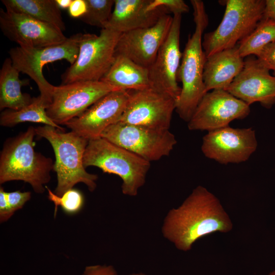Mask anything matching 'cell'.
Listing matches in <instances>:
<instances>
[{"instance_id":"1","label":"cell","mask_w":275,"mask_h":275,"mask_svg":"<svg viewBox=\"0 0 275 275\" xmlns=\"http://www.w3.org/2000/svg\"><path fill=\"white\" fill-rule=\"evenodd\" d=\"M232 229L231 219L218 199L199 185L179 207L168 212L161 232L178 250L187 252L200 238Z\"/></svg>"},{"instance_id":"2","label":"cell","mask_w":275,"mask_h":275,"mask_svg":"<svg viewBox=\"0 0 275 275\" xmlns=\"http://www.w3.org/2000/svg\"><path fill=\"white\" fill-rule=\"evenodd\" d=\"M195 31L189 36L179 68L178 81L182 83L181 92L176 100L175 111L181 119L188 122L198 104L207 93L203 81L206 57L202 46V34L208 23L204 3L191 0Z\"/></svg>"},{"instance_id":"3","label":"cell","mask_w":275,"mask_h":275,"mask_svg":"<svg viewBox=\"0 0 275 275\" xmlns=\"http://www.w3.org/2000/svg\"><path fill=\"white\" fill-rule=\"evenodd\" d=\"M35 128L9 139L5 143L0 157V183L21 180L29 183L34 191L42 194L53 170L52 160L34 150Z\"/></svg>"},{"instance_id":"4","label":"cell","mask_w":275,"mask_h":275,"mask_svg":"<svg viewBox=\"0 0 275 275\" xmlns=\"http://www.w3.org/2000/svg\"><path fill=\"white\" fill-rule=\"evenodd\" d=\"M35 131L38 136L50 143L54 152L53 170L58 181L54 193L61 196L78 183H84L90 191H94L98 176L87 172L83 163L88 140L72 131L64 132L49 125L39 126Z\"/></svg>"},{"instance_id":"5","label":"cell","mask_w":275,"mask_h":275,"mask_svg":"<svg viewBox=\"0 0 275 275\" xmlns=\"http://www.w3.org/2000/svg\"><path fill=\"white\" fill-rule=\"evenodd\" d=\"M83 163L118 176L122 193L131 197L138 194L150 167V162L101 137L88 140Z\"/></svg>"},{"instance_id":"6","label":"cell","mask_w":275,"mask_h":275,"mask_svg":"<svg viewBox=\"0 0 275 275\" xmlns=\"http://www.w3.org/2000/svg\"><path fill=\"white\" fill-rule=\"evenodd\" d=\"M225 11L215 30L205 34L202 46L206 59L236 46L263 18L265 0H226Z\"/></svg>"},{"instance_id":"7","label":"cell","mask_w":275,"mask_h":275,"mask_svg":"<svg viewBox=\"0 0 275 275\" xmlns=\"http://www.w3.org/2000/svg\"><path fill=\"white\" fill-rule=\"evenodd\" d=\"M121 34L107 29L98 35L81 33L78 57L62 75V84L100 80L114 62Z\"/></svg>"},{"instance_id":"8","label":"cell","mask_w":275,"mask_h":275,"mask_svg":"<svg viewBox=\"0 0 275 275\" xmlns=\"http://www.w3.org/2000/svg\"><path fill=\"white\" fill-rule=\"evenodd\" d=\"M81 33L71 36L62 43L37 48L20 46L9 51L13 66L20 72L29 76L37 84L40 96L50 103L54 86L44 77V66L52 62L65 60L71 65L76 61L79 52V42ZM48 107V106H47Z\"/></svg>"},{"instance_id":"9","label":"cell","mask_w":275,"mask_h":275,"mask_svg":"<svg viewBox=\"0 0 275 275\" xmlns=\"http://www.w3.org/2000/svg\"><path fill=\"white\" fill-rule=\"evenodd\" d=\"M103 138L151 162L169 155L177 144L169 129H158L117 122L101 134Z\"/></svg>"},{"instance_id":"10","label":"cell","mask_w":275,"mask_h":275,"mask_svg":"<svg viewBox=\"0 0 275 275\" xmlns=\"http://www.w3.org/2000/svg\"><path fill=\"white\" fill-rule=\"evenodd\" d=\"M115 87L101 80L82 81L54 86L47 116L60 125L76 118Z\"/></svg>"},{"instance_id":"11","label":"cell","mask_w":275,"mask_h":275,"mask_svg":"<svg viewBox=\"0 0 275 275\" xmlns=\"http://www.w3.org/2000/svg\"><path fill=\"white\" fill-rule=\"evenodd\" d=\"M250 113V106L224 90H213L203 96L188 122L190 130L210 131L229 126Z\"/></svg>"},{"instance_id":"12","label":"cell","mask_w":275,"mask_h":275,"mask_svg":"<svg viewBox=\"0 0 275 275\" xmlns=\"http://www.w3.org/2000/svg\"><path fill=\"white\" fill-rule=\"evenodd\" d=\"M176 100L152 89L130 91L125 109L118 122L158 129H169Z\"/></svg>"},{"instance_id":"13","label":"cell","mask_w":275,"mask_h":275,"mask_svg":"<svg viewBox=\"0 0 275 275\" xmlns=\"http://www.w3.org/2000/svg\"><path fill=\"white\" fill-rule=\"evenodd\" d=\"M258 146L252 128H234L229 126L208 131L201 150L208 158L222 164L238 163L249 159Z\"/></svg>"},{"instance_id":"14","label":"cell","mask_w":275,"mask_h":275,"mask_svg":"<svg viewBox=\"0 0 275 275\" xmlns=\"http://www.w3.org/2000/svg\"><path fill=\"white\" fill-rule=\"evenodd\" d=\"M181 19V14L174 15L168 36L148 68L151 89L176 100L181 92L177 75L182 54L180 49Z\"/></svg>"},{"instance_id":"15","label":"cell","mask_w":275,"mask_h":275,"mask_svg":"<svg viewBox=\"0 0 275 275\" xmlns=\"http://www.w3.org/2000/svg\"><path fill=\"white\" fill-rule=\"evenodd\" d=\"M0 28L3 34L19 46L37 48L62 43L67 39L54 26L10 10H0Z\"/></svg>"},{"instance_id":"16","label":"cell","mask_w":275,"mask_h":275,"mask_svg":"<svg viewBox=\"0 0 275 275\" xmlns=\"http://www.w3.org/2000/svg\"><path fill=\"white\" fill-rule=\"evenodd\" d=\"M129 96L130 91L128 90L111 92L80 116L64 125L88 140L100 137L108 127L119 121L125 109Z\"/></svg>"},{"instance_id":"17","label":"cell","mask_w":275,"mask_h":275,"mask_svg":"<svg viewBox=\"0 0 275 275\" xmlns=\"http://www.w3.org/2000/svg\"><path fill=\"white\" fill-rule=\"evenodd\" d=\"M172 21L173 17L167 14L161 16L153 26L122 33L117 45L115 56H124L148 68L166 40Z\"/></svg>"},{"instance_id":"18","label":"cell","mask_w":275,"mask_h":275,"mask_svg":"<svg viewBox=\"0 0 275 275\" xmlns=\"http://www.w3.org/2000/svg\"><path fill=\"white\" fill-rule=\"evenodd\" d=\"M226 91L249 106L258 102L270 108L275 103V77L255 56H250L244 60L243 69Z\"/></svg>"},{"instance_id":"19","label":"cell","mask_w":275,"mask_h":275,"mask_svg":"<svg viewBox=\"0 0 275 275\" xmlns=\"http://www.w3.org/2000/svg\"><path fill=\"white\" fill-rule=\"evenodd\" d=\"M151 0H115L112 16L103 29L121 33L150 27L165 14L163 7L150 9Z\"/></svg>"},{"instance_id":"20","label":"cell","mask_w":275,"mask_h":275,"mask_svg":"<svg viewBox=\"0 0 275 275\" xmlns=\"http://www.w3.org/2000/svg\"><path fill=\"white\" fill-rule=\"evenodd\" d=\"M244 65V59L240 56L238 44L207 58L203 71L206 92L226 90L241 72Z\"/></svg>"},{"instance_id":"21","label":"cell","mask_w":275,"mask_h":275,"mask_svg":"<svg viewBox=\"0 0 275 275\" xmlns=\"http://www.w3.org/2000/svg\"><path fill=\"white\" fill-rule=\"evenodd\" d=\"M100 80L119 90L151 89L148 68L120 54L115 56L113 64Z\"/></svg>"},{"instance_id":"22","label":"cell","mask_w":275,"mask_h":275,"mask_svg":"<svg viewBox=\"0 0 275 275\" xmlns=\"http://www.w3.org/2000/svg\"><path fill=\"white\" fill-rule=\"evenodd\" d=\"M20 72L13 65L10 58L4 61L0 70V109H20L31 103L33 97L21 92L22 86L29 80L19 78Z\"/></svg>"},{"instance_id":"23","label":"cell","mask_w":275,"mask_h":275,"mask_svg":"<svg viewBox=\"0 0 275 275\" xmlns=\"http://www.w3.org/2000/svg\"><path fill=\"white\" fill-rule=\"evenodd\" d=\"M1 2L6 9L50 24L62 32L66 29L61 8L56 0H2Z\"/></svg>"},{"instance_id":"24","label":"cell","mask_w":275,"mask_h":275,"mask_svg":"<svg viewBox=\"0 0 275 275\" xmlns=\"http://www.w3.org/2000/svg\"><path fill=\"white\" fill-rule=\"evenodd\" d=\"M47 106V103L40 95L33 97L30 104L20 109H7L2 112L0 116V124L12 127L24 122L40 123L63 131L62 127L54 123L47 116L46 112Z\"/></svg>"},{"instance_id":"25","label":"cell","mask_w":275,"mask_h":275,"mask_svg":"<svg viewBox=\"0 0 275 275\" xmlns=\"http://www.w3.org/2000/svg\"><path fill=\"white\" fill-rule=\"evenodd\" d=\"M275 41V19L263 17L253 32L238 44L243 58L256 56L266 45Z\"/></svg>"},{"instance_id":"26","label":"cell","mask_w":275,"mask_h":275,"mask_svg":"<svg viewBox=\"0 0 275 275\" xmlns=\"http://www.w3.org/2000/svg\"><path fill=\"white\" fill-rule=\"evenodd\" d=\"M87 10L79 19L89 25L104 28L111 18L115 0H85Z\"/></svg>"},{"instance_id":"27","label":"cell","mask_w":275,"mask_h":275,"mask_svg":"<svg viewBox=\"0 0 275 275\" xmlns=\"http://www.w3.org/2000/svg\"><path fill=\"white\" fill-rule=\"evenodd\" d=\"M48 198L54 205V216L58 208L60 206L67 214H74L81 210L84 204V198L82 193L76 189L71 188L59 196L53 193L48 187Z\"/></svg>"},{"instance_id":"28","label":"cell","mask_w":275,"mask_h":275,"mask_svg":"<svg viewBox=\"0 0 275 275\" xmlns=\"http://www.w3.org/2000/svg\"><path fill=\"white\" fill-rule=\"evenodd\" d=\"M149 7L151 9L163 7L169 13H172L174 15H182L189 10L188 6L183 0H151Z\"/></svg>"},{"instance_id":"29","label":"cell","mask_w":275,"mask_h":275,"mask_svg":"<svg viewBox=\"0 0 275 275\" xmlns=\"http://www.w3.org/2000/svg\"><path fill=\"white\" fill-rule=\"evenodd\" d=\"M256 57L262 66L275 72V41L264 47Z\"/></svg>"},{"instance_id":"30","label":"cell","mask_w":275,"mask_h":275,"mask_svg":"<svg viewBox=\"0 0 275 275\" xmlns=\"http://www.w3.org/2000/svg\"><path fill=\"white\" fill-rule=\"evenodd\" d=\"M6 197L11 212H15L23 207L26 202L30 200L31 193L30 191L21 192L16 190L6 192Z\"/></svg>"},{"instance_id":"31","label":"cell","mask_w":275,"mask_h":275,"mask_svg":"<svg viewBox=\"0 0 275 275\" xmlns=\"http://www.w3.org/2000/svg\"><path fill=\"white\" fill-rule=\"evenodd\" d=\"M82 275H118L112 265H93L87 266Z\"/></svg>"},{"instance_id":"32","label":"cell","mask_w":275,"mask_h":275,"mask_svg":"<svg viewBox=\"0 0 275 275\" xmlns=\"http://www.w3.org/2000/svg\"><path fill=\"white\" fill-rule=\"evenodd\" d=\"M6 197V191L2 187L0 188V222L8 221L12 215Z\"/></svg>"},{"instance_id":"33","label":"cell","mask_w":275,"mask_h":275,"mask_svg":"<svg viewBox=\"0 0 275 275\" xmlns=\"http://www.w3.org/2000/svg\"><path fill=\"white\" fill-rule=\"evenodd\" d=\"M69 15L74 18H80L87 12V6L85 0H73L69 7Z\"/></svg>"},{"instance_id":"34","label":"cell","mask_w":275,"mask_h":275,"mask_svg":"<svg viewBox=\"0 0 275 275\" xmlns=\"http://www.w3.org/2000/svg\"><path fill=\"white\" fill-rule=\"evenodd\" d=\"M263 17L275 19V0H265Z\"/></svg>"},{"instance_id":"35","label":"cell","mask_w":275,"mask_h":275,"mask_svg":"<svg viewBox=\"0 0 275 275\" xmlns=\"http://www.w3.org/2000/svg\"><path fill=\"white\" fill-rule=\"evenodd\" d=\"M59 7L61 9H68L73 0H56Z\"/></svg>"},{"instance_id":"36","label":"cell","mask_w":275,"mask_h":275,"mask_svg":"<svg viewBox=\"0 0 275 275\" xmlns=\"http://www.w3.org/2000/svg\"><path fill=\"white\" fill-rule=\"evenodd\" d=\"M129 275H146V274L142 272H138V273H133L130 274Z\"/></svg>"},{"instance_id":"37","label":"cell","mask_w":275,"mask_h":275,"mask_svg":"<svg viewBox=\"0 0 275 275\" xmlns=\"http://www.w3.org/2000/svg\"><path fill=\"white\" fill-rule=\"evenodd\" d=\"M268 275H275V269L272 270V271H271L269 274Z\"/></svg>"},{"instance_id":"38","label":"cell","mask_w":275,"mask_h":275,"mask_svg":"<svg viewBox=\"0 0 275 275\" xmlns=\"http://www.w3.org/2000/svg\"><path fill=\"white\" fill-rule=\"evenodd\" d=\"M273 75L275 77V72H273Z\"/></svg>"}]
</instances>
